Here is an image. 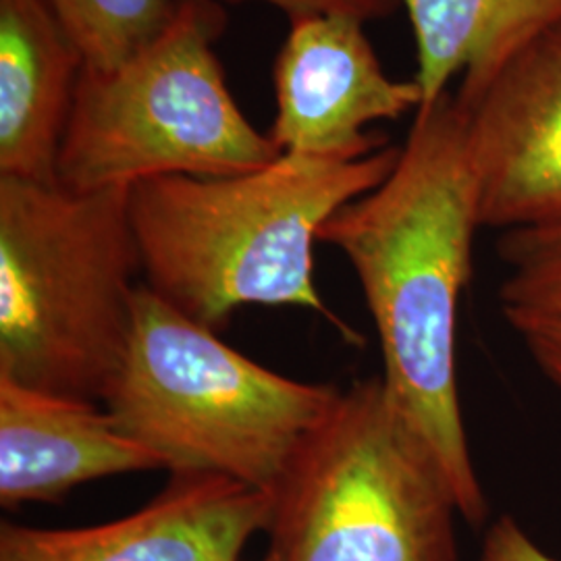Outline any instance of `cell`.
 Wrapping results in <instances>:
<instances>
[{"label": "cell", "mask_w": 561, "mask_h": 561, "mask_svg": "<svg viewBox=\"0 0 561 561\" xmlns=\"http://www.w3.org/2000/svg\"><path fill=\"white\" fill-rule=\"evenodd\" d=\"M481 227L468 125L447 90L416 111L387 180L341 206L319 233L360 280L385 387L439 461L470 526H481L489 507L463 428L456 337Z\"/></svg>", "instance_id": "cell-1"}, {"label": "cell", "mask_w": 561, "mask_h": 561, "mask_svg": "<svg viewBox=\"0 0 561 561\" xmlns=\"http://www.w3.org/2000/svg\"><path fill=\"white\" fill-rule=\"evenodd\" d=\"M401 148L358 161L300 154L240 175H169L129 187L141 275L162 300L219 331L241 306H298L350 331L314 285L322 225L387 180Z\"/></svg>", "instance_id": "cell-2"}, {"label": "cell", "mask_w": 561, "mask_h": 561, "mask_svg": "<svg viewBox=\"0 0 561 561\" xmlns=\"http://www.w3.org/2000/svg\"><path fill=\"white\" fill-rule=\"evenodd\" d=\"M129 187L0 178V375L102 400L141 283Z\"/></svg>", "instance_id": "cell-3"}, {"label": "cell", "mask_w": 561, "mask_h": 561, "mask_svg": "<svg viewBox=\"0 0 561 561\" xmlns=\"http://www.w3.org/2000/svg\"><path fill=\"white\" fill-rule=\"evenodd\" d=\"M337 393L250 360L141 283L102 401L171 474H215L271 493Z\"/></svg>", "instance_id": "cell-4"}, {"label": "cell", "mask_w": 561, "mask_h": 561, "mask_svg": "<svg viewBox=\"0 0 561 561\" xmlns=\"http://www.w3.org/2000/svg\"><path fill=\"white\" fill-rule=\"evenodd\" d=\"M221 0H175L161 34L113 69L83 67L57 181L78 192L190 175L225 178L279 159L233 99L217 44Z\"/></svg>", "instance_id": "cell-5"}, {"label": "cell", "mask_w": 561, "mask_h": 561, "mask_svg": "<svg viewBox=\"0 0 561 561\" xmlns=\"http://www.w3.org/2000/svg\"><path fill=\"white\" fill-rule=\"evenodd\" d=\"M271 500L262 561H458L451 484L382 377L340 387Z\"/></svg>", "instance_id": "cell-6"}, {"label": "cell", "mask_w": 561, "mask_h": 561, "mask_svg": "<svg viewBox=\"0 0 561 561\" xmlns=\"http://www.w3.org/2000/svg\"><path fill=\"white\" fill-rule=\"evenodd\" d=\"M460 102L479 180L481 225L503 231L561 221V20L535 34Z\"/></svg>", "instance_id": "cell-7"}, {"label": "cell", "mask_w": 561, "mask_h": 561, "mask_svg": "<svg viewBox=\"0 0 561 561\" xmlns=\"http://www.w3.org/2000/svg\"><path fill=\"white\" fill-rule=\"evenodd\" d=\"M364 25L347 15L289 20L273 65L277 113L266 131L280 154L358 161L389 146L368 125L421 108L419 81L385 73Z\"/></svg>", "instance_id": "cell-8"}, {"label": "cell", "mask_w": 561, "mask_h": 561, "mask_svg": "<svg viewBox=\"0 0 561 561\" xmlns=\"http://www.w3.org/2000/svg\"><path fill=\"white\" fill-rule=\"evenodd\" d=\"M271 493L215 477L171 474L119 520L83 528L0 524V561H238L271 518Z\"/></svg>", "instance_id": "cell-9"}, {"label": "cell", "mask_w": 561, "mask_h": 561, "mask_svg": "<svg viewBox=\"0 0 561 561\" xmlns=\"http://www.w3.org/2000/svg\"><path fill=\"white\" fill-rule=\"evenodd\" d=\"M164 470L94 401L0 375V505L57 503L83 482Z\"/></svg>", "instance_id": "cell-10"}, {"label": "cell", "mask_w": 561, "mask_h": 561, "mask_svg": "<svg viewBox=\"0 0 561 561\" xmlns=\"http://www.w3.org/2000/svg\"><path fill=\"white\" fill-rule=\"evenodd\" d=\"M83 67L48 0H0V178L57 183Z\"/></svg>", "instance_id": "cell-11"}, {"label": "cell", "mask_w": 561, "mask_h": 561, "mask_svg": "<svg viewBox=\"0 0 561 561\" xmlns=\"http://www.w3.org/2000/svg\"><path fill=\"white\" fill-rule=\"evenodd\" d=\"M416 38L422 104L449 81H474L512 50L561 20V0H401Z\"/></svg>", "instance_id": "cell-12"}, {"label": "cell", "mask_w": 561, "mask_h": 561, "mask_svg": "<svg viewBox=\"0 0 561 561\" xmlns=\"http://www.w3.org/2000/svg\"><path fill=\"white\" fill-rule=\"evenodd\" d=\"M88 67L113 69L154 41L175 0H48Z\"/></svg>", "instance_id": "cell-13"}, {"label": "cell", "mask_w": 561, "mask_h": 561, "mask_svg": "<svg viewBox=\"0 0 561 561\" xmlns=\"http://www.w3.org/2000/svg\"><path fill=\"white\" fill-rule=\"evenodd\" d=\"M500 296L505 319L524 340L561 343V250L516 264Z\"/></svg>", "instance_id": "cell-14"}, {"label": "cell", "mask_w": 561, "mask_h": 561, "mask_svg": "<svg viewBox=\"0 0 561 561\" xmlns=\"http://www.w3.org/2000/svg\"><path fill=\"white\" fill-rule=\"evenodd\" d=\"M225 4L262 2L279 9L289 20L304 15H347L362 23L387 20L401 9V0H221Z\"/></svg>", "instance_id": "cell-15"}, {"label": "cell", "mask_w": 561, "mask_h": 561, "mask_svg": "<svg viewBox=\"0 0 561 561\" xmlns=\"http://www.w3.org/2000/svg\"><path fill=\"white\" fill-rule=\"evenodd\" d=\"M479 561H556L533 541L512 516H502L489 528Z\"/></svg>", "instance_id": "cell-16"}, {"label": "cell", "mask_w": 561, "mask_h": 561, "mask_svg": "<svg viewBox=\"0 0 561 561\" xmlns=\"http://www.w3.org/2000/svg\"><path fill=\"white\" fill-rule=\"evenodd\" d=\"M526 345L539 364L542 375L561 389V343L545 337H533L526 340Z\"/></svg>", "instance_id": "cell-17"}, {"label": "cell", "mask_w": 561, "mask_h": 561, "mask_svg": "<svg viewBox=\"0 0 561 561\" xmlns=\"http://www.w3.org/2000/svg\"><path fill=\"white\" fill-rule=\"evenodd\" d=\"M530 241L539 252H560L561 250V221L545 225L530 233Z\"/></svg>", "instance_id": "cell-18"}, {"label": "cell", "mask_w": 561, "mask_h": 561, "mask_svg": "<svg viewBox=\"0 0 561 561\" xmlns=\"http://www.w3.org/2000/svg\"><path fill=\"white\" fill-rule=\"evenodd\" d=\"M238 561H241V560H238Z\"/></svg>", "instance_id": "cell-19"}]
</instances>
